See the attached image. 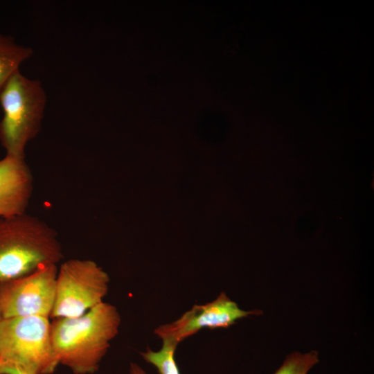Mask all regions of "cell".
Instances as JSON below:
<instances>
[{
  "mask_svg": "<svg viewBox=\"0 0 374 374\" xmlns=\"http://www.w3.org/2000/svg\"><path fill=\"white\" fill-rule=\"evenodd\" d=\"M47 97L41 82L17 72L0 91V142L6 155L25 159L27 144L40 131Z\"/></svg>",
  "mask_w": 374,
  "mask_h": 374,
  "instance_id": "cell-4",
  "label": "cell"
},
{
  "mask_svg": "<svg viewBox=\"0 0 374 374\" xmlns=\"http://www.w3.org/2000/svg\"><path fill=\"white\" fill-rule=\"evenodd\" d=\"M53 229L26 213L0 219V283L27 275L62 258Z\"/></svg>",
  "mask_w": 374,
  "mask_h": 374,
  "instance_id": "cell-2",
  "label": "cell"
},
{
  "mask_svg": "<svg viewBox=\"0 0 374 374\" xmlns=\"http://www.w3.org/2000/svg\"><path fill=\"white\" fill-rule=\"evenodd\" d=\"M121 322L116 307L104 301L82 316L53 319L51 341L59 364L73 374L98 371Z\"/></svg>",
  "mask_w": 374,
  "mask_h": 374,
  "instance_id": "cell-1",
  "label": "cell"
},
{
  "mask_svg": "<svg viewBox=\"0 0 374 374\" xmlns=\"http://www.w3.org/2000/svg\"><path fill=\"white\" fill-rule=\"evenodd\" d=\"M260 313V310L245 311L240 309L225 293L221 292L213 301L194 305L175 321L159 326L154 333L162 341L177 346L202 328H228L239 319Z\"/></svg>",
  "mask_w": 374,
  "mask_h": 374,
  "instance_id": "cell-7",
  "label": "cell"
},
{
  "mask_svg": "<svg viewBox=\"0 0 374 374\" xmlns=\"http://www.w3.org/2000/svg\"><path fill=\"white\" fill-rule=\"evenodd\" d=\"M162 347L158 351L148 348L145 351L141 352L143 359L153 365L159 374H180L178 366L175 359L177 345L162 341Z\"/></svg>",
  "mask_w": 374,
  "mask_h": 374,
  "instance_id": "cell-10",
  "label": "cell"
},
{
  "mask_svg": "<svg viewBox=\"0 0 374 374\" xmlns=\"http://www.w3.org/2000/svg\"><path fill=\"white\" fill-rule=\"evenodd\" d=\"M130 374H146L145 371L137 364L131 362L130 364Z\"/></svg>",
  "mask_w": 374,
  "mask_h": 374,
  "instance_id": "cell-12",
  "label": "cell"
},
{
  "mask_svg": "<svg viewBox=\"0 0 374 374\" xmlns=\"http://www.w3.org/2000/svg\"><path fill=\"white\" fill-rule=\"evenodd\" d=\"M49 317L3 319L0 324V374H52L59 365Z\"/></svg>",
  "mask_w": 374,
  "mask_h": 374,
  "instance_id": "cell-3",
  "label": "cell"
},
{
  "mask_svg": "<svg viewBox=\"0 0 374 374\" xmlns=\"http://www.w3.org/2000/svg\"><path fill=\"white\" fill-rule=\"evenodd\" d=\"M33 192V176L25 159H0V219L26 213Z\"/></svg>",
  "mask_w": 374,
  "mask_h": 374,
  "instance_id": "cell-8",
  "label": "cell"
},
{
  "mask_svg": "<svg viewBox=\"0 0 374 374\" xmlns=\"http://www.w3.org/2000/svg\"><path fill=\"white\" fill-rule=\"evenodd\" d=\"M319 362L317 351L303 354L294 352L289 355L274 374H307Z\"/></svg>",
  "mask_w": 374,
  "mask_h": 374,
  "instance_id": "cell-11",
  "label": "cell"
},
{
  "mask_svg": "<svg viewBox=\"0 0 374 374\" xmlns=\"http://www.w3.org/2000/svg\"><path fill=\"white\" fill-rule=\"evenodd\" d=\"M6 374H24L17 371H8Z\"/></svg>",
  "mask_w": 374,
  "mask_h": 374,
  "instance_id": "cell-13",
  "label": "cell"
},
{
  "mask_svg": "<svg viewBox=\"0 0 374 374\" xmlns=\"http://www.w3.org/2000/svg\"><path fill=\"white\" fill-rule=\"evenodd\" d=\"M109 277L96 262L71 259L57 270L53 319L82 316L103 302L108 293Z\"/></svg>",
  "mask_w": 374,
  "mask_h": 374,
  "instance_id": "cell-5",
  "label": "cell"
},
{
  "mask_svg": "<svg viewBox=\"0 0 374 374\" xmlns=\"http://www.w3.org/2000/svg\"><path fill=\"white\" fill-rule=\"evenodd\" d=\"M3 316H2L1 312V310H0V324H1V321H2V320H3Z\"/></svg>",
  "mask_w": 374,
  "mask_h": 374,
  "instance_id": "cell-14",
  "label": "cell"
},
{
  "mask_svg": "<svg viewBox=\"0 0 374 374\" xmlns=\"http://www.w3.org/2000/svg\"><path fill=\"white\" fill-rule=\"evenodd\" d=\"M32 55L31 48L19 44L12 37L0 33V91Z\"/></svg>",
  "mask_w": 374,
  "mask_h": 374,
  "instance_id": "cell-9",
  "label": "cell"
},
{
  "mask_svg": "<svg viewBox=\"0 0 374 374\" xmlns=\"http://www.w3.org/2000/svg\"><path fill=\"white\" fill-rule=\"evenodd\" d=\"M58 267L47 264L24 276L0 283V310L3 319L51 317Z\"/></svg>",
  "mask_w": 374,
  "mask_h": 374,
  "instance_id": "cell-6",
  "label": "cell"
}]
</instances>
